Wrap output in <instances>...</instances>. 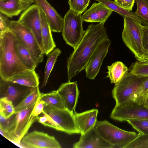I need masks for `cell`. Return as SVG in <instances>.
<instances>
[{"instance_id": "1", "label": "cell", "mask_w": 148, "mask_h": 148, "mask_svg": "<svg viewBox=\"0 0 148 148\" xmlns=\"http://www.w3.org/2000/svg\"><path fill=\"white\" fill-rule=\"evenodd\" d=\"M105 22L88 26L84 35L69 58L67 63L68 82L85 69L92 55L99 44L108 38L104 27Z\"/></svg>"}, {"instance_id": "2", "label": "cell", "mask_w": 148, "mask_h": 148, "mask_svg": "<svg viewBox=\"0 0 148 148\" xmlns=\"http://www.w3.org/2000/svg\"><path fill=\"white\" fill-rule=\"evenodd\" d=\"M26 69L18 56L14 35L9 30L0 32V77L6 80Z\"/></svg>"}, {"instance_id": "3", "label": "cell", "mask_w": 148, "mask_h": 148, "mask_svg": "<svg viewBox=\"0 0 148 148\" xmlns=\"http://www.w3.org/2000/svg\"><path fill=\"white\" fill-rule=\"evenodd\" d=\"M148 77L139 76L127 72L117 83L112 91V95L117 105L134 103L138 91Z\"/></svg>"}, {"instance_id": "4", "label": "cell", "mask_w": 148, "mask_h": 148, "mask_svg": "<svg viewBox=\"0 0 148 148\" xmlns=\"http://www.w3.org/2000/svg\"><path fill=\"white\" fill-rule=\"evenodd\" d=\"M95 127L99 135L112 148H126L138 134L121 129L104 120L97 121Z\"/></svg>"}, {"instance_id": "5", "label": "cell", "mask_w": 148, "mask_h": 148, "mask_svg": "<svg viewBox=\"0 0 148 148\" xmlns=\"http://www.w3.org/2000/svg\"><path fill=\"white\" fill-rule=\"evenodd\" d=\"M122 32L123 40L126 46L140 61H145L143 57V25L130 17L124 16Z\"/></svg>"}, {"instance_id": "6", "label": "cell", "mask_w": 148, "mask_h": 148, "mask_svg": "<svg viewBox=\"0 0 148 148\" xmlns=\"http://www.w3.org/2000/svg\"><path fill=\"white\" fill-rule=\"evenodd\" d=\"M36 103L29 108L16 113L8 130L5 132L0 129L1 134L11 141L20 143L31 125L37 120L38 117L32 114Z\"/></svg>"}, {"instance_id": "7", "label": "cell", "mask_w": 148, "mask_h": 148, "mask_svg": "<svg viewBox=\"0 0 148 148\" xmlns=\"http://www.w3.org/2000/svg\"><path fill=\"white\" fill-rule=\"evenodd\" d=\"M8 29L13 33L21 44L29 51L37 66L42 62L45 53L29 29L17 21L14 20L10 21Z\"/></svg>"}, {"instance_id": "8", "label": "cell", "mask_w": 148, "mask_h": 148, "mask_svg": "<svg viewBox=\"0 0 148 148\" xmlns=\"http://www.w3.org/2000/svg\"><path fill=\"white\" fill-rule=\"evenodd\" d=\"M63 19L62 31L63 38L67 44L74 49L80 41L85 32L82 13L69 9Z\"/></svg>"}, {"instance_id": "9", "label": "cell", "mask_w": 148, "mask_h": 148, "mask_svg": "<svg viewBox=\"0 0 148 148\" xmlns=\"http://www.w3.org/2000/svg\"><path fill=\"white\" fill-rule=\"evenodd\" d=\"M44 112L54 120L60 127L62 131L69 134L80 133L73 113L66 109L45 105Z\"/></svg>"}, {"instance_id": "10", "label": "cell", "mask_w": 148, "mask_h": 148, "mask_svg": "<svg viewBox=\"0 0 148 148\" xmlns=\"http://www.w3.org/2000/svg\"><path fill=\"white\" fill-rule=\"evenodd\" d=\"M17 21L31 31L44 53L41 37V23L38 7L35 4L31 5L23 11Z\"/></svg>"}, {"instance_id": "11", "label": "cell", "mask_w": 148, "mask_h": 148, "mask_svg": "<svg viewBox=\"0 0 148 148\" xmlns=\"http://www.w3.org/2000/svg\"><path fill=\"white\" fill-rule=\"evenodd\" d=\"M110 117L120 121H127L131 119L148 120V108L136 103L125 105H116Z\"/></svg>"}, {"instance_id": "12", "label": "cell", "mask_w": 148, "mask_h": 148, "mask_svg": "<svg viewBox=\"0 0 148 148\" xmlns=\"http://www.w3.org/2000/svg\"><path fill=\"white\" fill-rule=\"evenodd\" d=\"M110 43L111 41L108 38L104 39L92 55L85 69L86 77L89 79H94L98 74Z\"/></svg>"}, {"instance_id": "13", "label": "cell", "mask_w": 148, "mask_h": 148, "mask_svg": "<svg viewBox=\"0 0 148 148\" xmlns=\"http://www.w3.org/2000/svg\"><path fill=\"white\" fill-rule=\"evenodd\" d=\"M22 143L29 148H60L61 146L53 136L42 132L34 131L26 135Z\"/></svg>"}, {"instance_id": "14", "label": "cell", "mask_w": 148, "mask_h": 148, "mask_svg": "<svg viewBox=\"0 0 148 148\" xmlns=\"http://www.w3.org/2000/svg\"><path fill=\"white\" fill-rule=\"evenodd\" d=\"M32 88L5 80L0 77V98L6 97L14 105H17L18 101L20 102V99L22 100Z\"/></svg>"}, {"instance_id": "15", "label": "cell", "mask_w": 148, "mask_h": 148, "mask_svg": "<svg viewBox=\"0 0 148 148\" xmlns=\"http://www.w3.org/2000/svg\"><path fill=\"white\" fill-rule=\"evenodd\" d=\"M57 91L65 108L73 113V112H75L79 93L77 82L63 83L60 85Z\"/></svg>"}, {"instance_id": "16", "label": "cell", "mask_w": 148, "mask_h": 148, "mask_svg": "<svg viewBox=\"0 0 148 148\" xmlns=\"http://www.w3.org/2000/svg\"><path fill=\"white\" fill-rule=\"evenodd\" d=\"M74 148H112V145L98 134L95 127L81 135L79 140L73 145Z\"/></svg>"}, {"instance_id": "17", "label": "cell", "mask_w": 148, "mask_h": 148, "mask_svg": "<svg viewBox=\"0 0 148 148\" xmlns=\"http://www.w3.org/2000/svg\"><path fill=\"white\" fill-rule=\"evenodd\" d=\"M35 4L44 13L52 31H62L64 19L46 0H35Z\"/></svg>"}, {"instance_id": "18", "label": "cell", "mask_w": 148, "mask_h": 148, "mask_svg": "<svg viewBox=\"0 0 148 148\" xmlns=\"http://www.w3.org/2000/svg\"><path fill=\"white\" fill-rule=\"evenodd\" d=\"M112 12L101 2L94 3L83 14L82 19L86 22H105Z\"/></svg>"}, {"instance_id": "19", "label": "cell", "mask_w": 148, "mask_h": 148, "mask_svg": "<svg viewBox=\"0 0 148 148\" xmlns=\"http://www.w3.org/2000/svg\"><path fill=\"white\" fill-rule=\"evenodd\" d=\"M98 111L92 109L80 113L75 112L74 115L77 127L81 135L95 127L97 122Z\"/></svg>"}, {"instance_id": "20", "label": "cell", "mask_w": 148, "mask_h": 148, "mask_svg": "<svg viewBox=\"0 0 148 148\" xmlns=\"http://www.w3.org/2000/svg\"><path fill=\"white\" fill-rule=\"evenodd\" d=\"M6 81L31 88L38 86L39 77L35 70L26 69L13 75Z\"/></svg>"}, {"instance_id": "21", "label": "cell", "mask_w": 148, "mask_h": 148, "mask_svg": "<svg viewBox=\"0 0 148 148\" xmlns=\"http://www.w3.org/2000/svg\"><path fill=\"white\" fill-rule=\"evenodd\" d=\"M41 23V34L44 53L47 55L56 47L53 40L51 30L46 16L43 11L39 8Z\"/></svg>"}, {"instance_id": "22", "label": "cell", "mask_w": 148, "mask_h": 148, "mask_svg": "<svg viewBox=\"0 0 148 148\" xmlns=\"http://www.w3.org/2000/svg\"><path fill=\"white\" fill-rule=\"evenodd\" d=\"M25 10L20 0H0V12L8 17L17 16Z\"/></svg>"}, {"instance_id": "23", "label": "cell", "mask_w": 148, "mask_h": 148, "mask_svg": "<svg viewBox=\"0 0 148 148\" xmlns=\"http://www.w3.org/2000/svg\"><path fill=\"white\" fill-rule=\"evenodd\" d=\"M108 71L106 77L108 78L112 83L118 82L127 72L128 69L121 61H116L107 66Z\"/></svg>"}, {"instance_id": "24", "label": "cell", "mask_w": 148, "mask_h": 148, "mask_svg": "<svg viewBox=\"0 0 148 148\" xmlns=\"http://www.w3.org/2000/svg\"><path fill=\"white\" fill-rule=\"evenodd\" d=\"M40 93L38 86L32 88L21 101L15 106V113L27 109L35 104Z\"/></svg>"}, {"instance_id": "25", "label": "cell", "mask_w": 148, "mask_h": 148, "mask_svg": "<svg viewBox=\"0 0 148 148\" xmlns=\"http://www.w3.org/2000/svg\"><path fill=\"white\" fill-rule=\"evenodd\" d=\"M101 2L108 8L111 10L113 12H115L120 14L123 17L126 16L130 17L143 24L144 25L148 26V23L147 22L136 15L135 13L131 11H129L122 8L114 1L111 0H95Z\"/></svg>"}, {"instance_id": "26", "label": "cell", "mask_w": 148, "mask_h": 148, "mask_svg": "<svg viewBox=\"0 0 148 148\" xmlns=\"http://www.w3.org/2000/svg\"><path fill=\"white\" fill-rule=\"evenodd\" d=\"M16 47L19 57L27 69L35 70L37 66L33 60L30 53L16 38Z\"/></svg>"}, {"instance_id": "27", "label": "cell", "mask_w": 148, "mask_h": 148, "mask_svg": "<svg viewBox=\"0 0 148 148\" xmlns=\"http://www.w3.org/2000/svg\"><path fill=\"white\" fill-rule=\"evenodd\" d=\"M39 99L45 102V105H49L58 108L66 109L57 90L47 93H41Z\"/></svg>"}, {"instance_id": "28", "label": "cell", "mask_w": 148, "mask_h": 148, "mask_svg": "<svg viewBox=\"0 0 148 148\" xmlns=\"http://www.w3.org/2000/svg\"><path fill=\"white\" fill-rule=\"evenodd\" d=\"M61 53L60 49L57 48L47 55L48 57L45 68L44 80L41 88H43L46 86L57 58Z\"/></svg>"}, {"instance_id": "29", "label": "cell", "mask_w": 148, "mask_h": 148, "mask_svg": "<svg viewBox=\"0 0 148 148\" xmlns=\"http://www.w3.org/2000/svg\"><path fill=\"white\" fill-rule=\"evenodd\" d=\"M15 114V106L12 102L6 97L0 98V114L8 119Z\"/></svg>"}, {"instance_id": "30", "label": "cell", "mask_w": 148, "mask_h": 148, "mask_svg": "<svg viewBox=\"0 0 148 148\" xmlns=\"http://www.w3.org/2000/svg\"><path fill=\"white\" fill-rule=\"evenodd\" d=\"M130 72L138 76L148 77V61H136L132 65Z\"/></svg>"}, {"instance_id": "31", "label": "cell", "mask_w": 148, "mask_h": 148, "mask_svg": "<svg viewBox=\"0 0 148 148\" xmlns=\"http://www.w3.org/2000/svg\"><path fill=\"white\" fill-rule=\"evenodd\" d=\"M135 2L137 7L135 15L148 23V0H135Z\"/></svg>"}, {"instance_id": "32", "label": "cell", "mask_w": 148, "mask_h": 148, "mask_svg": "<svg viewBox=\"0 0 148 148\" xmlns=\"http://www.w3.org/2000/svg\"><path fill=\"white\" fill-rule=\"evenodd\" d=\"M127 122L139 133L148 135V120L131 119Z\"/></svg>"}, {"instance_id": "33", "label": "cell", "mask_w": 148, "mask_h": 148, "mask_svg": "<svg viewBox=\"0 0 148 148\" xmlns=\"http://www.w3.org/2000/svg\"><path fill=\"white\" fill-rule=\"evenodd\" d=\"M90 0H69L70 9L82 13L86 9Z\"/></svg>"}, {"instance_id": "34", "label": "cell", "mask_w": 148, "mask_h": 148, "mask_svg": "<svg viewBox=\"0 0 148 148\" xmlns=\"http://www.w3.org/2000/svg\"><path fill=\"white\" fill-rule=\"evenodd\" d=\"M148 148V135L139 133L138 136L126 148Z\"/></svg>"}, {"instance_id": "35", "label": "cell", "mask_w": 148, "mask_h": 148, "mask_svg": "<svg viewBox=\"0 0 148 148\" xmlns=\"http://www.w3.org/2000/svg\"><path fill=\"white\" fill-rule=\"evenodd\" d=\"M148 97V77L143 83L138 91L134 103L142 105Z\"/></svg>"}, {"instance_id": "36", "label": "cell", "mask_w": 148, "mask_h": 148, "mask_svg": "<svg viewBox=\"0 0 148 148\" xmlns=\"http://www.w3.org/2000/svg\"><path fill=\"white\" fill-rule=\"evenodd\" d=\"M43 116L38 117L37 121L45 126L50 127L57 130L62 131L60 127L49 115L43 111L42 112Z\"/></svg>"}, {"instance_id": "37", "label": "cell", "mask_w": 148, "mask_h": 148, "mask_svg": "<svg viewBox=\"0 0 148 148\" xmlns=\"http://www.w3.org/2000/svg\"><path fill=\"white\" fill-rule=\"evenodd\" d=\"M143 57L145 61H148V26L142 25Z\"/></svg>"}, {"instance_id": "38", "label": "cell", "mask_w": 148, "mask_h": 148, "mask_svg": "<svg viewBox=\"0 0 148 148\" xmlns=\"http://www.w3.org/2000/svg\"><path fill=\"white\" fill-rule=\"evenodd\" d=\"M114 1L123 8L132 11L135 2V0H114Z\"/></svg>"}, {"instance_id": "39", "label": "cell", "mask_w": 148, "mask_h": 148, "mask_svg": "<svg viewBox=\"0 0 148 148\" xmlns=\"http://www.w3.org/2000/svg\"><path fill=\"white\" fill-rule=\"evenodd\" d=\"M0 129L5 132H7L13 121V118L11 117L8 119H6L0 114Z\"/></svg>"}, {"instance_id": "40", "label": "cell", "mask_w": 148, "mask_h": 148, "mask_svg": "<svg viewBox=\"0 0 148 148\" xmlns=\"http://www.w3.org/2000/svg\"><path fill=\"white\" fill-rule=\"evenodd\" d=\"M45 105V102L40 100L39 98L32 111V114L35 117H38V116L43 112Z\"/></svg>"}, {"instance_id": "41", "label": "cell", "mask_w": 148, "mask_h": 148, "mask_svg": "<svg viewBox=\"0 0 148 148\" xmlns=\"http://www.w3.org/2000/svg\"><path fill=\"white\" fill-rule=\"evenodd\" d=\"M8 17L0 13V32H3L8 30V26L10 20Z\"/></svg>"}, {"instance_id": "42", "label": "cell", "mask_w": 148, "mask_h": 148, "mask_svg": "<svg viewBox=\"0 0 148 148\" xmlns=\"http://www.w3.org/2000/svg\"><path fill=\"white\" fill-rule=\"evenodd\" d=\"M26 10L32 4L34 3L35 0H20Z\"/></svg>"}, {"instance_id": "43", "label": "cell", "mask_w": 148, "mask_h": 148, "mask_svg": "<svg viewBox=\"0 0 148 148\" xmlns=\"http://www.w3.org/2000/svg\"><path fill=\"white\" fill-rule=\"evenodd\" d=\"M142 105L144 107L148 108V97L145 99Z\"/></svg>"}, {"instance_id": "44", "label": "cell", "mask_w": 148, "mask_h": 148, "mask_svg": "<svg viewBox=\"0 0 148 148\" xmlns=\"http://www.w3.org/2000/svg\"><path fill=\"white\" fill-rule=\"evenodd\" d=\"M1 0V1H4V0Z\"/></svg>"}]
</instances>
